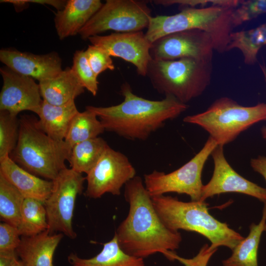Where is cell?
Listing matches in <instances>:
<instances>
[{"label": "cell", "instance_id": "6da1fadb", "mask_svg": "<svg viewBox=\"0 0 266 266\" xmlns=\"http://www.w3.org/2000/svg\"><path fill=\"white\" fill-rule=\"evenodd\" d=\"M124 197L129 210L115 234L125 252L144 259L179 248L181 233L169 230L162 221L141 178L135 176L125 185Z\"/></svg>", "mask_w": 266, "mask_h": 266}, {"label": "cell", "instance_id": "52a82bcc", "mask_svg": "<svg viewBox=\"0 0 266 266\" xmlns=\"http://www.w3.org/2000/svg\"><path fill=\"white\" fill-rule=\"evenodd\" d=\"M266 120V103L245 106L228 97L215 100L204 112L186 116L185 123L198 125L224 146L254 124Z\"/></svg>", "mask_w": 266, "mask_h": 266}, {"label": "cell", "instance_id": "8d00e7d4", "mask_svg": "<svg viewBox=\"0 0 266 266\" xmlns=\"http://www.w3.org/2000/svg\"><path fill=\"white\" fill-rule=\"evenodd\" d=\"M250 165L254 170L261 174L266 181V157L259 156L252 159Z\"/></svg>", "mask_w": 266, "mask_h": 266}, {"label": "cell", "instance_id": "9c48e42d", "mask_svg": "<svg viewBox=\"0 0 266 266\" xmlns=\"http://www.w3.org/2000/svg\"><path fill=\"white\" fill-rule=\"evenodd\" d=\"M151 11L143 0H107L79 32L86 40L108 31H142L147 28Z\"/></svg>", "mask_w": 266, "mask_h": 266}, {"label": "cell", "instance_id": "484cf974", "mask_svg": "<svg viewBox=\"0 0 266 266\" xmlns=\"http://www.w3.org/2000/svg\"><path fill=\"white\" fill-rule=\"evenodd\" d=\"M104 131L97 115L86 109L83 112L79 111L73 117L65 141L71 149L80 142L99 137Z\"/></svg>", "mask_w": 266, "mask_h": 266}, {"label": "cell", "instance_id": "8992f818", "mask_svg": "<svg viewBox=\"0 0 266 266\" xmlns=\"http://www.w3.org/2000/svg\"><path fill=\"white\" fill-rule=\"evenodd\" d=\"M212 61L192 58L174 60L152 59L146 76L160 94L186 104L201 95L209 85Z\"/></svg>", "mask_w": 266, "mask_h": 266}, {"label": "cell", "instance_id": "cb8c5ba5", "mask_svg": "<svg viewBox=\"0 0 266 266\" xmlns=\"http://www.w3.org/2000/svg\"><path fill=\"white\" fill-rule=\"evenodd\" d=\"M266 45V22L248 30L232 32L227 51L237 49L242 53L245 64L252 65L257 62L260 49Z\"/></svg>", "mask_w": 266, "mask_h": 266}, {"label": "cell", "instance_id": "e0dca14e", "mask_svg": "<svg viewBox=\"0 0 266 266\" xmlns=\"http://www.w3.org/2000/svg\"><path fill=\"white\" fill-rule=\"evenodd\" d=\"M0 174L17 189L25 198L45 202L52 191V181L42 179L29 172L10 156L0 159Z\"/></svg>", "mask_w": 266, "mask_h": 266}, {"label": "cell", "instance_id": "f1b7e54d", "mask_svg": "<svg viewBox=\"0 0 266 266\" xmlns=\"http://www.w3.org/2000/svg\"><path fill=\"white\" fill-rule=\"evenodd\" d=\"M20 121L17 116L0 111V159L10 156L19 138Z\"/></svg>", "mask_w": 266, "mask_h": 266}, {"label": "cell", "instance_id": "ba28073f", "mask_svg": "<svg viewBox=\"0 0 266 266\" xmlns=\"http://www.w3.org/2000/svg\"><path fill=\"white\" fill-rule=\"evenodd\" d=\"M217 146L209 136L201 149L176 170L168 173L154 170L145 174L143 183L150 196L176 193L188 195L191 201H200L203 186L202 171L207 159Z\"/></svg>", "mask_w": 266, "mask_h": 266}, {"label": "cell", "instance_id": "ac0fdd59", "mask_svg": "<svg viewBox=\"0 0 266 266\" xmlns=\"http://www.w3.org/2000/svg\"><path fill=\"white\" fill-rule=\"evenodd\" d=\"M100 0H68L54 18L61 40L79 33L80 31L102 5Z\"/></svg>", "mask_w": 266, "mask_h": 266}, {"label": "cell", "instance_id": "1f68e13d", "mask_svg": "<svg viewBox=\"0 0 266 266\" xmlns=\"http://www.w3.org/2000/svg\"><path fill=\"white\" fill-rule=\"evenodd\" d=\"M85 51L89 65L97 76L107 69H115L111 56L101 48L91 44Z\"/></svg>", "mask_w": 266, "mask_h": 266}, {"label": "cell", "instance_id": "ffe728a7", "mask_svg": "<svg viewBox=\"0 0 266 266\" xmlns=\"http://www.w3.org/2000/svg\"><path fill=\"white\" fill-rule=\"evenodd\" d=\"M79 112L74 100L55 105L43 100L37 115V124L40 130L52 138L64 141L71 122Z\"/></svg>", "mask_w": 266, "mask_h": 266}, {"label": "cell", "instance_id": "74e56055", "mask_svg": "<svg viewBox=\"0 0 266 266\" xmlns=\"http://www.w3.org/2000/svg\"><path fill=\"white\" fill-rule=\"evenodd\" d=\"M17 257L16 252L0 254V266H11L14 260Z\"/></svg>", "mask_w": 266, "mask_h": 266}, {"label": "cell", "instance_id": "7a4b0ae2", "mask_svg": "<svg viewBox=\"0 0 266 266\" xmlns=\"http://www.w3.org/2000/svg\"><path fill=\"white\" fill-rule=\"evenodd\" d=\"M121 93L124 100L120 104L108 107L88 105L86 109L97 115L105 131L131 140L147 139L165 122L176 118L188 108L170 96L159 100L139 97L127 83L122 85Z\"/></svg>", "mask_w": 266, "mask_h": 266}, {"label": "cell", "instance_id": "3957f363", "mask_svg": "<svg viewBox=\"0 0 266 266\" xmlns=\"http://www.w3.org/2000/svg\"><path fill=\"white\" fill-rule=\"evenodd\" d=\"M153 205L164 225L169 230H183L198 233L210 242L209 247L225 246L233 250L244 237L215 219L205 201L184 202L169 196L151 197Z\"/></svg>", "mask_w": 266, "mask_h": 266}, {"label": "cell", "instance_id": "836d02e7", "mask_svg": "<svg viewBox=\"0 0 266 266\" xmlns=\"http://www.w3.org/2000/svg\"><path fill=\"white\" fill-rule=\"evenodd\" d=\"M154 3L163 6L178 4L183 7H205L211 5L235 8L239 3V0H155Z\"/></svg>", "mask_w": 266, "mask_h": 266}, {"label": "cell", "instance_id": "9a60e30c", "mask_svg": "<svg viewBox=\"0 0 266 266\" xmlns=\"http://www.w3.org/2000/svg\"><path fill=\"white\" fill-rule=\"evenodd\" d=\"M211 155L214 162V170L210 181L202 188L200 201L227 193L249 195L266 202V189L245 179L230 166L224 154L223 146L218 145Z\"/></svg>", "mask_w": 266, "mask_h": 266}, {"label": "cell", "instance_id": "f546056e", "mask_svg": "<svg viewBox=\"0 0 266 266\" xmlns=\"http://www.w3.org/2000/svg\"><path fill=\"white\" fill-rule=\"evenodd\" d=\"M71 68L82 86L94 96H96L99 85L98 76L89 65L85 51H75Z\"/></svg>", "mask_w": 266, "mask_h": 266}, {"label": "cell", "instance_id": "d4e9b609", "mask_svg": "<svg viewBox=\"0 0 266 266\" xmlns=\"http://www.w3.org/2000/svg\"><path fill=\"white\" fill-rule=\"evenodd\" d=\"M108 145L97 137L75 145L71 149L68 162L73 170L87 174L98 162Z\"/></svg>", "mask_w": 266, "mask_h": 266}, {"label": "cell", "instance_id": "5b68a950", "mask_svg": "<svg viewBox=\"0 0 266 266\" xmlns=\"http://www.w3.org/2000/svg\"><path fill=\"white\" fill-rule=\"evenodd\" d=\"M234 8L211 5L205 7H183L172 15H158L150 18L145 33L147 39L153 43L166 35L192 30H200L211 36L215 51H227L233 28L231 16Z\"/></svg>", "mask_w": 266, "mask_h": 266}, {"label": "cell", "instance_id": "d590c367", "mask_svg": "<svg viewBox=\"0 0 266 266\" xmlns=\"http://www.w3.org/2000/svg\"><path fill=\"white\" fill-rule=\"evenodd\" d=\"M0 2L10 3L17 8L22 7L30 3L51 5L59 10L65 7L66 0H1Z\"/></svg>", "mask_w": 266, "mask_h": 266}, {"label": "cell", "instance_id": "7402d4cb", "mask_svg": "<svg viewBox=\"0 0 266 266\" xmlns=\"http://www.w3.org/2000/svg\"><path fill=\"white\" fill-rule=\"evenodd\" d=\"M144 259L130 255L120 247L117 237L103 244L102 250L91 258H82L71 253L67 256L71 266H145Z\"/></svg>", "mask_w": 266, "mask_h": 266}, {"label": "cell", "instance_id": "d6a6232c", "mask_svg": "<svg viewBox=\"0 0 266 266\" xmlns=\"http://www.w3.org/2000/svg\"><path fill=\"white\" fill-rule=\"evenodd\" d=\"M17 227L8 223L0 224V254L14 253L21 242Z\"/></svg>", "mask_w": 266, "mask_h": 266}, {"label": "cell", "instance_id": "603a6c76", "mask_svg": "<svg viewBox=\"0 0 266 266\" xmlns=\"http://www.w3.org/2000/svg\"><path fill=\"white\" fill-rule=\"evenodd\" d=\"M264 203L260 222L251 224L248 235L234 248L232 255L223 261V266H258V250L266 224V202Z\"/></svg>", "mask_w": 266, "mask_h": 266}, {"label": "cell", "instance_id": "30bf717a", "mask_svg": "<svg viewBox=\"0 0 266 266\" xmlns=\"http://www.w3.org/2000/svg\"><path fill=\"white\" fill-rule=\"evenodd\" d=\"M85 180L82 173L67 167L52 180L51 192L44 202L50 233L59 232L71 239L77 237L72 220L75 201L83 192Z\"/></svg>", "mask_w": 266, "mask_h": 266}, {"label": "cell", "instance_id": "ab89813d", "mask_svg": "<svg viewBox=\"0 0 266 266\" xmlns=\"http://www.w3.org/2000/svg\"><path fill=\"white\" fill-rule=\"evenodd\" d=\"M11 266H24L21 261L18 257H16L14 260Z\"/></svg>", "mask_w": 266, "mask_h": 266}, {"label": "cell", "instance_id": "7c38bea8", "mask_svg": "<svg viewBox=\"0 0 266 266\" xmlns=\"http://www.w3.org/2000/svg\"><path fill=\"white\" fill-rule=\"evenodd\" d=\"M214 44L210 35L200 30L179 32L164 36L152 43V59L184 58L212 61Z\"/></svg>", "mask_w": 266, "mask_h": 266}, {"label": "cell", "instance_id": "f35d334b", "mask_svg": "<svg viewBox=\"0 0 266 266\" xmlns=\"http://www.w3.org/2000/svg\"><path fill=\"white\" fill-rule=\"evenodd\" d=\"M260 66L261 67L266 84V66L265 65H260ZM261 133L263 137L266 140V127H263L262 128Z\"/></svg>", "mask_w": 266, "mask_h": 266}, {"label": "cell", "instance_id": "44dd1931", "mask_svg": "<svg viewBox=\"0 0 266 266\" xmlns=\"http://www.w3.org/2000/svg\"><path fill=\"white\" fill-rule=\"evenodd\" d=\"M38 84L42 100L55 105L73 101L84 92L71 67H66L56 76Z\"/></svg>", "mask_w": 266, "mask_h": 266}, {"label": "cell", "instance_id": "e575fe53", "mask_svg": "<svg viewBox=\"0 0 266 266\" xmlns=\"http://www.w3.org/2000/svg\"><path fill=\"white\" fill-rule=\"evenodd\" d=\"M217 249L212 250L207 244H204L193 258L187 259L180 257L173 251H168L164 256L169 260H177L184 266H207L212 255Z\"/></svg>", "mask_w": 266, "mask_h": 266}, {"label": "cell", "instance_id": "d6986e66", "mask_svg": "<svg viewBox=\"0 0 266 266\" xmlns=\"http://www.w3.org/2000/svg\"><path fill=\"white\" fill-rule=\"evenodd\" d=\"M63 235L47 230L34 236H22L17 256L24 266H53L54 253Z\"/></svg>", "mask_w": 266, "mask_h": 266}, {"label": "cell", "instance_id": "83f0119b", "mask_svg": "<svg viewBox=\"0 0 266 266\" xmlns=\"http://www.w3.org/2000/svg\"><path fill=\"white\" fill-rule=\"evenodd\" d=\"M24 199L18 189L0 174V220L17 228Z\"/></svg>", "mask_w": 266, "mask_h": 266}, {"label": "cell", "instance_id": "4fadbf2b", "mask_svg": "<svg viewBox=\"0 0 266 266\" xmlns=\"http://www.w3.org/2000/svg\"><path fill=\"white\" fill-rule=\"evenodd\" d=\"M88 40L92 45L101 48L111 57L131 63L138 74L146 76L148 66L152 60L150 54L152 43L142 31L97 35Z\"/></svg>", "mask_w": 266, "mask_h": 266}, {"label": "cell", "instance_id": "4316f807", "mask_svg": "<svg viewBox=\"0 0 266 266\" xmlns=\"http://www.w3.org/2000/svg\"><path fill=\"white\" fill-rule=\"evenodd\" d=\"M17 229L22 236H32L48 229L44 202L33 198H25Z\"/></svg>", "mask_w": 266, "mask_h": 266}, {"label": "cell", "instance_id": "4dcf8cb0", "mask_svg": "<svg viewBox=\"0 0 266 266\" xmlns=\"http://www.w3.org/2000/svg\"><path fill=\"white\" fill-rule=\"evenodd\" d=\"M266 14V0H240L232 11L231 21L233 28Z\"/></svg>", "mask_w": 266, "mask_h": 266}, {"label": "cell", "instance_id": "277c9868", "mask_svg": "<svg viewBox=\"0 0 266 266\" xmlns=\"http://www.w3.org/2000/svg\"><path fill=\"white\" fill-rule=\"evenodd\" d=\"M37 120L21 116L18 142L10 157L29 172L52 181L66 167L71 149L65 140H55L44 133Z\"/></svg>", "mask_w": 266, "mask_h": 266}, {"label": "cell", "instance_id": "5bb4252c", "mask_svg": "<svg viewBox=\"0 0 266 266\" xmlns=\"http://www.w3.org/2000/svg\"><path fill=\"white\" fill-rule=\"evenodd\" d=\"M3 84L0 93V111L17 116L23 111L38 114L43 100L39 84L34 79L5 66L0 69Z\"/></svg>", "mask_w": 266, "mask_h": 266}, {"label": "cell", "instance_id": "60d3db41", "mask_svg": "<svg viewBox=\"0 0 266 266\" xmlns=\"http://www.w3.org/2000/svg\"><path fill=\"white\" fill-rule=\"evenodd\" d=\"M265 231L266 232V225H265Z\"/></svg>", "mask_w": 266, "mask_h": 266}, {"label": "cell", "instance_id": "8fae6325", "mask_svg": "<svg viewBox=\"0 0 266 266\" xmlns=\"http://www.w3.org/2000/svg\"><path fill=\"white\" fill-rule=\"evenodd\" d=\"M135 174L136 170L128 157L108 145L95 166L86 174L85 195L95 199L106 193L119 196L123 186Z\"/></svg>", "mask_w": 266, "mask_h": 266}, {"label": "cell", "instance_id": "2e32d148", "mask_svg": "<svg viewBox=\"0 0 266 266\" xmlns=\"http://www.w3.org/2000/svg\"><path fill=\"white\" fill-rule=\"evenodd\" d=\"M0 61L15 72L39 82L56 76L63 70L61 58L53 52L36 55L15 49H1Z\"/></svg>", "mask_w": 266, "mask_h": 266}]
</instances>
